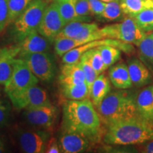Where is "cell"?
<instances>
[{
	"label": "cell",
	"mask_w": 153,
	"mask_h": 153,
	"mask_svg": "<svg viewBox=\"0 0 153 153\" xmlns=\"http://www.w3.org/2000/svg\"><path fill=\"white\" fill-rule=\"evenodd\" d=\"M89 99L68 100L62 107L63 131L82 134L94 143L100 137L101 118Z\"/></svg>",
	"instance_id": "1"
},
{
	"label": "cell",
	"mask_w": 153,
	"mask_h": 153,
	"mask_svg": "<svg viewBox=\"0 0 153 153\" xmlns=\"http://www.w3.org/2000/svg\"><path fill=\"white\" fill-rule=\"evenodd\" d=\"M104 136L107 145H141L153 140V121L140 116L108 124Z\"/></svg>",
	"instance_id": "2"
},
{
	"label": "cell",
	"mask_w": 153,
	"mask_h": 153,
	"mask_svg": "<svg viewBox=\"0 0 153 153\" xmlns=\"http://www.w3.org/2000/svg\"><path fill=\"white\" fill-rule=\"evenodd\" d=\"M136 94L125 89L108 93L97 107L101 119L108 125L117 120L139 116L135 101Z\"/></svg>",
	"instance_id": "3"
},
{
	"label": "cell",
	"mask_w": 153,
	"mask_h": 153,
	"mask_svg": "<svg viewBox=\"0 0 153 153\" xmlns=\"http://www.w3.org/2000/svg\"><path fill=\"white\" fill-rule=\"evenodd\" d=\"M48 7L45 0H33L18 19L12 23L11 34L16 42L22 41L32 32L38 30L43 18L44 11Z\"/></svg>",
	"instance_id": "4"
},
{
	"label": "cell",
	"mask_w": 153,
	"mask_h": 153,
	"mask_svg": "<svg viewBox=\"0 0 153 153\" xmlns=\"http://www.w3.org/2000/svg\"><path fill=\"white\" fill-rule=\"evenodd\" d=\"M100 30L104 38L117 39L137 46L147 36L146 32L141 29L134 19L130 16L118 24L104 26Z\"/></svg>",
	"instance_id": "5"
},
{
	"label": "cell",
	"mask_w": 153,
	"mask_h": 153,
	"mask_svg": "<svg viewBox=\"0 0 153 153\" xmlns=\"http://www.w3.org/2000/svg\"><path fill=\"white\" fill-rule=\"evenodd\" d=\"M38 80L26 62L17 57L11 76L4 85V91L11 99L28 88L38 85Z\"/></svg>",
	"instance_id": "6"
},
{
	"label": "cell",
	"mask_w": 153,
	"mask_h": 153,
	"mask_svg": "<svg viewBox=\"0 0 153 153\" xmlns=\"http://www.w3.org/2000/svg\"><path fill=\"white\" fill-rule=\"evenodd\" d=\"M26 62L30 71L39 80L51 82L56 74V65L52 55L47 52L36 53L20 57Z\"/></svg>",
	"instance_id": "7"
},
{
	"label": "cell",
	"mask_w": 153,
	"mask_h": 153,
	"mask_svg": "<svg viewBox=\"0 0 153 153\" xmlns=\"http://www.w3.org/2000/svg\"><path fill=\"white\" fill-rule=\"evenodd\" d=\"M51 134L47 129L24 130L17 135L19 146L26 153L45 152Z\"/></svg>",
	"instance_id": "8"
},
{
	"label": "cell",
	"mask_w": 153,
	"mask_h": 153,
	"mask_svg": "<svg viewBox=\"0 0 153 153\" xmlns=\"http://www.w3.org/2000/svg\"><path fill=\"white\" fill-rule=\"evenodd\" d=\"M65 26V24L61 16L57 2H53L44 11L38 31L53 43Z\"/></svg>",
	"instance_id": "9"
},
{
	"label": "cell",
	"mask_w": 153,
	"mask_h": 153,
	"mask_svg": "<svg viewBox=\"0 0 153 153\" xmlns=\"http://www.w3.org/2000/svg\"><path fill=\"white\" fill-rule=\"evenodd\" d=\"M9 100L18 110L51 104L46 91L37 85L28 88Z\"/></svg>",
	"instance_id": "10"
},
{
	"label": "cell",
	"mask_w": 153,
	"mask_h": 153,
	"mask_svg": "<svg viewBox=\"0 0 153 153\" xmlns=\"http://www.w3.org/2000/svg\"><path fill=\"white\" fill-rule=\"evenodd\" d=\"M58 115L57 107L52 104L25 109L23 116L28 123L43 129L51 128Z\"/></svg>",
	"instance_id": "11"
},
{
	"label": "cell",
	"mask_w": 153,
	"mask_h": 153,
	"mask_svg": "<svg viewBox=\"0 0 153 153\" xmlns=\"http://www.w3.org/2000/svg\"><path fill=\"white\" fill-rule=\"evenodd\" d=\"M109 45L112 46L116 47L125 53H131L133 51V47L131 44L125 43L117 39H112V38H106V39H99L93 41L89 43H87L72 49L69 52L66 53L62 56V62L64 63H74L79 62L80 57L88 50L97 48L101 45Z\"/></svg>",
	"instance_id": "12"
},
{
	"label": "cell",
	"mask_w": 153,
	"mask_h": 153,
	"mask_svg": "<svg viewBox=\"0 0 153 153\" xmlns=\"http://www.w3.org/2000/svg\"><path fill=\"white\" fill-rule=\"evenodd\" d=\"M61 152L79 153L89 148L91 143L89 138L82 134L72 131H63L57 140Z\"/></svg>",
	"instance_id": "13"
},
{
	"label": "cell",
	"mask_w": 153,
	"mask_h": 153,
	"mask_svg": "<svg viewBox=\"0 0 153 153\" xmlns=\"http://www.w3.org/2000/svg\"><path fill=\"white\" fill-rule=\"evenodd\" d=\"M51 43L49 40L38 33V30L32 32L16 45L19 48L18 57L31 53L48 52Z\"/></svg>",
	"instance_id": "14"
},
{
	"label": "cell",
	"mask_w": 153,
	"mask_h": 153,
	"mask_svg": "<svg viewBox=\"0 0 153 153\" xmlns=\"http://www.w3.org/2000/svg\"><path fill=\"white\" fill-rule=\"evenodd\" d=\"M19 54L17 45L0 48V85H4L10 78Z\"/></svg>",
	"instance_id": "15"
},
{
	"label": "cell",
	"mask_w": 153,
	"mask_h": 153,
	"mask_svg": "<svg viewBox=\"0 0 153 153\" xmlns=\"http://www.w3.org/2000/svg\"><path fill=\"white\" fill-rule=\"evenodd\" d=\"M127 65L132 83L135 87H144L152 82L150 70L140 60L133 57L128 60Z\"/></svg>",
	"instance_id": "16"
},
{
	"label": "cell",
	"mask_w": 153,
	"mask_h": 153,
	"mask_svg": "<svg viewBox=\"0 0 153 153\" xmlns=\"http://www.w3.org/2000/svg\"><path fill=\"white\" fill-rule=\"evenodd\" d=\"M135 101L139 116L153 121V85L140 91L136 94Z\"/></svg>",
	"instance_id": "17"
},
{
	"label": "cell",
	"mask_w": 153,
	"mask_h": 153,
	"mask_svg": "<svg viewBox=\"0 0 153 153\" xmlns=\"http://www.w3.org/2000/svg\"><path fill=\"white\" fill-rule=\"evenodd\" d=\"M109 79L115 87L119 89H128L132 87L128 65L124 62L118 63L110 68L108 72Z\"/></svg>",
	"instance_id": "18"
},
{
	"label": "cell",
	"mask_w": 153,
	"mask_h": 153,
	"mask_svg": "<svg viewBox=\"0 0 153 153\" xmlns=\"http://www.w3.org/2000/svg\"><path fill=\"white\" fill-rule=\"evenodd\" d=\"M111 91L110 80L104 74H100L93 82L89 90V98L94 106L98 107Z\"/></svg>",
	"instance_id": "19"
},
{
	"label": "cell",
	"mask_w": 153,
	"mask_h": 153,
	"mask_svg": "<svg viewBox=\"0 0 153 153\" xmlns=\"http://www.w3.org/2000/svg\"><path fill=\"white\" fill-rule=\"evenodd\" d=\"M56 2L61 16L65 25L68 23L76 21L82 22H89L91 21V17L89 16H79L76 14L73 0H59Z\"/></svg>",
	"instance_id": "20"
},
{
	"label": "cell",
	"mask_w": 153,
	"mask_h": 153,
	"mask_svg": "<svg viewBox=\"0 0 153 153\" xmlns=\"http://www.w3.org/2000/svg\"><path fill=\"white\" fill-rule=\"evenodd\" d=\"M123 14L132 17L140 12L150 8H153V0H119Z\"/></svg>",
	"instance_id": "21"
},
{
	"label": "cell",
	"mask_w": 153,
	"mask_h": 153,
	"mask_svg": "<svg viewBox=\"0 0 153 153\" xmlns=\"http://www.w3.org/2000/svg\"><path fill=\"white\" fill-rule=\"evenodd\" d=\"M60 86L62 95L68 100H84L89 98V89L86 83Z\"/></svg>",
	"instance_id": "22"
},
{
	"label": "cell",
	"mask_w": 153,
	"mask_h": 153,
	"mask_svg": "<svg viewBox=\"0 0 153 153\" xmlns=\"http://www.w3.org/2000/svg\"><path fill=\"white\" fill-rule=\"evenodd\" d=\"M140 60L153 72V32L143 38L138 45Z\"/></svg>",
	"instance_id": "23"
},
{
	"label": "cell",
	"mask_w": 153,
	"mask_h": 153,
	"mask_svg": "<svg viewBox=\"0 0 153 153\" xmlns=\"http://www.w3.org/2000/svg\"><path fill=\"white\" fill-rule=\"evenodd\" d=\"M98 48L106 69L114 65L115 63L119 60L121 56V50L112 45H101L98 47Z\"/></svg>",
	"instance_id": "24"
},
{
	"label": "cell",
	"mask_w": 153,
	"mask_h": 153,
	"mask_svg": "<svg viewBox=\"0 0 153 153\" xmlns=\"http://www.w3.org/2000/svg\"><path fill=\"white\" fill-rule=\"evenodd\" d=\"M123 14L119 1L114 0L106 3L104 11L99 18L104 19L107 22H114L121 20L123 18Z\"/></svg>",
	"instance_id": "25"
},
{
	"label": "cell",
	"mask_w": 153,
	"mask_h": 153,
	"mask_svg": "<svg viewBox=\"0 0 153 153\" xmlns=\"http://www.w3.org/2000/svg\"><path fill=\"white\" fill-rule=\"evenodd\" d=\"M33 0H8L9 25L14 23Z\"/></svg>",
	"instance_id": "26"
},
{
	"label": "cell",
	"mask_w": 153,
	"mask_h": 153,
	"mask_svg": "<svg viewBox=\"0 0 153 153\" xmlns=\"http://www.w3.org/2000/svg\"><path fill=\"white\" fill-rule=\"evenodd\" d=\"M83 55L87 57L99 75L106 70L98 47L88 50Z\"/></svg>",
	"instance_id": "27"
},
{
	"label": "cell",
	"mask_w": 153,
	"mask_h": 153,
	"mask_svg": "<svg viewBox=\"0 0 153 153\" xmlns=\"http://www.w3.org/2000/svg\"><path fill=\"white\" fill-rule=\"evenodd\" d=\"M60 75L74 78L86 82L85 72L80 65L79 61L74 63H65L61 68Z\"/></svg>",
	"instance_id": "28"
},
{
	"label": "cell",
	"mask_w": 153,
	"mask_h": 153,
	"mask_svg": "<svg viewBox=\"0 0 153 153\" xmlns=\"http://www.w3.org/2000/svg\"><path fill=\"white\" fill-rule=\"evenodd\" d=\"M133 19L145 32L153 31V8L145 9L134 16Z\"/></svg>",
	"instance_id": "29"
},
{
	"label": "cell",
	"mask_w": 153,
	"mask_h": 153,
	"mask_svg": "<svg viewBox=\"0 0 153 153\" xmlns=\"http://www.w3.org/2000/svg\"><path fill=\"white\" fill-rule=\"evenodd\" d=\"M87 22H72L68 23L63 27L60 33L57 36L56 38H74L79 34L82 30L83 29L84 26Z\"/></svg>",
	"instance_id": "30"
},
{
	"label": "cell",
	"mask_w": 153,
	"mask_h": 153,
	"mask_svg": "<svg viewBox=\"0 0 153 153\" xmlns=\"http://www.w3.org/2000/svg\"><path fill=\"white\" fill-rule=\"evenodd\" d=\"M79 63L81 65L82 69H83L84 72H85L86 84H87L88 88L90 90V88L91 85H92L93 82L97 79L99 74L95 71L94 69L91 66V63L89 62L87 57L84 55H82L81 57H80Z\"/></svg>",
	"instance_id": "31"
},
{
	"label": "cell",
	"mask_w": 153,
	"mask_h": 153,
	"mask_svg": "<svg viewBox=\"0 0 153 153\" xmlns=\"http://www.w3.org/2000/svg\"><path fill=\"white\" fill-rule=\"evenodd\" d=\"M11 106L8 99L0 95V127L7 126L10 121Z\"/></svg>",
	"instance_id": "32"
},
{
	"label": "cell",
	"mask_w": 153,
	"mask_h": 153,
	"mask_svg": "<svg viewBox=\"0 0 153 153\" xmlns=\"http://www.w3.org/2000/svg\"><path fill=\"white\" fill-rule=\"evenodd\" d=\"M8 0H0V34L9 26Z\"/></svg>",
	"instance_id": "33"
},
{
	"label": "cell",
	"mask_w": 153,
	"mask_h": 153,
	"mask_svg": "<svg viewBox=\"0 0 153 153\" xmlns=\"http://www.w3.org/2000/svg\"><path fill=\"white\" fill-rule=\"evenodd\" d=\"M76 14L79 16H87L91 14L89 0H73Z\"/></svg>",
	"instance_id": "34"
},
{
	"label": "cell",
	"mask_w": 153,
	"mask_h": 153,
	"mask_svg": "<svg viewBox=\"0 0 153 153\" xmlns=\"http://www.w3.org/2000/svg\"><path fill=\"white\" fill-rule=\"evenodd\" d=\"M91 14L99 17L104 11L106 3L101 0H89Z\"/></svg>",
	"instance_id": "35"
},
{
	"label": "cell",
	"mask_w": 153,
	"mask_h": 153,
	"mask_svg": "<svg viewBox=\"0 0 153 153\" xmlns=\"http://www.w3.org/2000/svg\"><path fill=\"white\" fill-rule=\"evenodd\" d=\"M45 152L47 153H59L61 152L58 141L54 137H51L47 145V148Z\"/></svg>",
	"instance_id": "36"
},
{
	"label": "cell",
	"mask_w": 153,
	"mask_h": 153,
	"mask_svg": "<svg viewBox=\"0 0 153 153\" xmlns=\"http://www.w3.org/2000/svg\"><path fill=\"white\" fill-rule=\"evenodd\" d=\"M141 152L145 153H153V140L143 143Z\"/></svg>",
	"instance_id": "37"
},
{
	"label": "cell",
	"mask_w": 153,
	"mask_h": 153,
	"mask_svg": "<svg viewBox=\"0 0 153 153\" xmlns=\"http://www.w3.org/2000/svg\"><path fill=\"white\" fill-rule=\"evenodd\" d=\"M8 152V145H7V140L0 133V153Z\"/></svg>",
	"instance_id": "38"
},
{
	"label": "cell",
	"mask_w": 153,
	"mask_h": 153,
	"mask_svg": "<svg viewBox=\"0 0 153 153\" xmlns=\"http://www.w3.org/2000/svg\"><path fill=\"white\" fill-rule=\"evenodd\" d=\"M101 1H104V2H105V3H107V2H110V1H114V0H101Z\"/></svg>",
	"instance_id": "39"
},
{
	"label": "cell",
	"mask_w": 153,
	"mask_h": 153,
	"mask_svg": "<svg viewBox=\"0 0 153 153\" xmlns=\"http://www.w3.org/2000/svg\"><path fill=\"white\" fill-rule=\"evenodd\" d=\"M45 1H53V2H56V1H59V0H45Z\"/></svg>",
	"instance_id": "40"
},
{
	"label": "cell",
	"mask_w": 153,
	"mask_h": 153,
	"mask_svg": "<svg viewBox=\"0 0 153 153\" xmlns=\"http://www.w3.org/2000/svg\"><path fill=\"white\" fill-rule=\"evenodd\" d=\"M118 1H119V0H118Z\"/></svg>",
	"instance_id": "41"
}]
</instances>
